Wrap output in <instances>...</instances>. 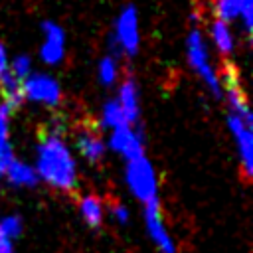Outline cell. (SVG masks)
Returning <instances> with one entry per match:
<instances>
[{"label": "cell", "mask_w": 253, "mask_h": 253, "mask_svg": "<svg viewBox=\"0 0 253 253\" xmlns=\"http://www.w3.org/2000/svg\"><path fill=\"white\" fill-rule=\"evenodd\" d=\"M38 180L45 182L47 186L71 192L77 188L79 168L75 154L63 134L59 130H47L42 134L36 146V162H34Z\"/></svg>", "instance_id": "1"}, {"label": "cell", "mask_w": 253, "mask_h": 253, "mask_svg": "<svg viewBox=\"0 0 253 253\" xmlns=\"http://www.w3.org/2000/svg\"><path fill=\"white\" fill-rule=\"evenodd\" d=\"M223 95L227 97V128L237 148L245 178L253 176V113L247 97L235 77L229 73L223 79Z\"/></svg>", "instance_id": "2"}, {"label": "cell", "mask_w": 253, "mask_h": 253, "mask_svg": "<svg viewBox=\"0 0 253 253\" xmlns=\"http://www.w3.org/2000/svg\"><path fill=\"white\" fill-rule=\"evenodd\" d=\"M186 59H188V65L192 67V71L210 89V93L213 97H221L223 95V77L215 69L211 53H210V45L198 28L190 30V34L186 38Z\"/></svg>", "instance_id": "3"}, {"label": "cell", "mask_w": 253, "mask_h": 253, "mask_svg": "<svg viewBox=\"0 0 253 253\" xmlns=\"http://www.w3.org/2000/svg\"><path fill=\"white\" fill-rule=\"evenodd\" d=\"M125 182L130 194L144 206L150 202H158V176L152 162L144 154L126 160Z\"/></svg>", "instance_id": "4"}, {"label": "cell", "mask_w": 253, "mask_h": 253, "mask_svg": "<svg viewBox=\"0 0 253 253\" xmlns=\"http://www.w3.org/2000/svg\"><path fill=\"white\" fill-rule=\"evenodd\" d=\"M113 47L117 53H123L126 57L136 55L140 47V22H138V12L134 6H125L121 14L115 20L113 28Z\"/></svg>", "instance_id": "5"}, {"label": "cell", "mask_w": 253, "mask_h": 253, "mask_svg": "<svg viewBox=\"0 0 253 253\" xmlns=\"http://www.w3.org/2000/svg\"><path fill=\"white\" fill-rule=\"evenodd\" d=\"M22 95L26 101H32L36 105L53 109L61 103V85L59 81L49 73H36L32 71L22 81Z\"/></svg>", "instance_id": "6"}, {"label": "cell", "mask_w": 253, "mask_h": 253, "mask_svg": "<svg viewBox=\"0 0 253 253\" xmlns=\"http://www.w3.org/2000/svg\"><path fill=\"white\" fill-rule=\"evenodd\" d=\"M65 32L59 24L45 20L42 24V43H40V57L45 65H59L65 59Z\"/></svg>", "instance_id": "7"}, {"label": "cell", "mask_w": 253, "mask_h": 253, "mask_svg": "<svg viewBox=\"0 0 253 253\" xmlns=\"http://www.w3.org/2000/svg\"><path fill=\"white\" fill-rule=\"evenodd\" d=\"M144 225H146L148 237L158 247V251L176 253V245H174V239L166 227V221H164V215L160 210V202H150L144 206Z\"/></svg>", "instance_id": "8"}, {"label": "cell", "mask_w": 253, "mask_h": 253, "mask_svg": "<svg viewBox=\"0 0 253 253\" xmlns=\"http://www.w3.org/2000/svg\"><path fill=\"white\" fill-rule=\"evenodd\" d=\"M211 10L215 20L221 22H239L243 32L249 36L253 30V0H213Z\"/></svg>", "instance_id": "9"}, {"label": "cell", "mask_w": 253, "mask_h": 253, "mask_svg": "<svg viewBox=\"0 0 253 253\" xmlns=\"http://www.w3.org/2000/svg\"><path fill=\"white\" fill-rule=\"evenodd\" d=\"M142 146H144L142 144V136L132 125H125L121 128L111 130L109 140H107V148H111L115 154L123 156L125 160H130L134 156L144 154Z\"/></svg>", "instance_id": "10"}, {"label": "cell", "mask_w": 253, "mask_h": 253, "mask_svg": "<svg viewBox=\"0 0 253 253\" xmlns=\"http://www.w3.org/2000/svg\"><path fill=\"white\" fill-rule=\"evenodd\" d=\"M117 103L126 119L128 125H136L138 123V117H140V93H138V87L134 83V79H125L121 85H119V93H117Z\"/></svg>", "instance_id": "11"}, {"label": "cell", "mask_w": 253, "mask_h": 253, "mask_svg": "<svg viewBox=\"0 0 253 253\" xmlns=\"http://www.w3.org/2000/svg\"><path fill=\"white\" fill-rule=\"evenodd\" d=\"M75 142H77L79 154L89 162H99L107 152V142L95 128H81Z\"/></svg>", "instance_id": "12"}, {"label": "cell", "mask_w": 253, "mask_h": 253, "mask_svg": "<svg viewBox=\"0 0 253 253\" xmlns=\"http://www.w3.org/2000/svg\"><path fill=\"white\" fill-rule=\"evenodd\" d=\"M210 40H211L215 51L223 57H229L235 51V45H237L235 32H233L231 24H227V22L213 18V22L210 24Z\"/></svg>", "instance_id": "13"}, {"label": "cell", "mask_w": 253, "mask_h": 253, "mask_svg": "<svg viewBox=\"0 0 253 253\" xmlns=\"http://www.w3.org/2000/svg\"><path fill=\"white\" fill-rule=\"evenodd\" d=\"M4 178L12 186H18V188H32L40 182L34 164H28V162L18 160V158H12V162L8 164V168L4 172Z\"/></svg>", "instance_id": "14"}, {"label": "cell", "mask_w": 253, "mask_h": 253, "mask_svg": "<svg viewBox=\"0 0 253 253\" xmlns=\"http://www.w3.org/2000/svg\"><path fill=\"white\" fill-rule=\"evenodd\" d=\"M10 113L12 109L2 101L0 105V178H4V172L14 158L12 146H10Z\"/></svg>", "instance_id": "15"}, {"label": "cell", "mask_w": 253, "mask_h": 253, "mask_svg": "<svg viewBox=\"0 0 253 253\" xmlns=\"http://www.w3.org/2000/svg\"><path fill=\"white\" fill-rule=\"evenodd\" d=\"M105 204L99 196L95 194H85L81 196L79 200V213L83 217V221L91 227H99L103 223V217H105Z\"/></svg>", "instance_id": "16"}, {"label": "cell", "mask_w": 253, "mask_h": 253, "mask_svg": "<svg viewBox=\"0 0 253 253\" xmlns=\"http://www.w3.org/2000/svg\"><path fill=\"white\" fill-rule=\"evenodd\" d=\"M119 61H117V55H105L99 59L97 63V79L101 85L105 87H113L117 81H119Z\"/></svg>", "instance_id": "17"}, {"label": "cell", "mask_w": 253, "mask_h": 253, "mask_svg": "<svg viewBox=\"0 0 253 253\" xmlns=\"http://www.w3.org/2000/svg\"><path fill=\"white\" fill-rule=\"evenodd\" d=\"M125 125H128V123H126L117 99L107 101L103 105V109H101V126L107 128V130H115V128H121Z\"/></svg>", "instance_id": "18"}, {"label": "cell", "mask_w": 253, "mask_h": 253, "mask_svg": "<svg viewBox=\"0 0 253 253\" xmlns=\"http://www.w3.org/2000/svg\"><path fill=\"white\" fill-rule=\"evenodd\" d=\"M32 67H34L32 57L26 55V53H20V55H16V57L10 59V63H8V75H12L18 81H24L32 73Z\"/></svg>", "instance_id": "19"}, {"label": "cell", "mask_w": 253, "mask_h": 253, "mask_svg": "<svg viewBox=\"0 0 253 253\" xmlns=\"http://www.w3.org/2000/svg\"><path fill=\"white\" fill-rule=\"evenodd\" d=\"M22 217L20 215H16V213H8V215H4L2 219H0V229L4 231V235L8 237V239H16L20 233H22Z\"/></svg>", "instance_id": "20"}, {"label": "cell", "mask_w": 253, "mask_h": 253, "mask_svg": "<svg viewBox=\"0 0 253 253\" xmlns=\"http://www.w3.org/2000/svg\"><path fill=\"white\" fill-rule=\"evenodd\" d=\"M111 217L117 221V223H126L128 221V217H130V213H128V208L125 206V204H121V202H115L113 206H111Z\"/></svg>", "instance_id": "21"}, {"label": "cell", "mask_w": 253, "mask_h": 253, "mask_svg": "<svg viewBox=\"0 0 253 253\" xmlns=\"http://www.w3.org/2000/svg\"><path fill=\"white\" fill-rule=\"evenodd\" d=\"M8 63H10V55H8V49L6 45L0 42V81L8 75Z\"/></svg>", "instance_id": "22"}, {"label": "cell", "mask_w": 253, "mask_h": 253, "mask_svg": "<svg viewBox=\"0 0 253 253\" xmlns=\"http://www.w3.org/2000/svg\"><path fill=\"white\" fill-rule=\"evenodd\" d=\"M0 253H14V245H12V239H8L4 235V231L0 229Z\"/></svg>", "instance_id": "23"}, {"label": "cell", "mask_w": 253, "mask_h": 253, "mask_svg": "<svg viewBox=\"0 0 253 253\" xmlns=\"http://www.w3.org/2000/svg\"><path fill=\"white\" fill-rule=\"evenodd\" d=\"M0 105H2V99H0Z\"/></svg>", "instance_id": "24"}]
</instances>
